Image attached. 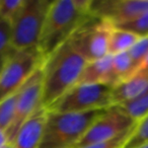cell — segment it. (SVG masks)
<instances>
[{"label":"cell","mask_w":148,"mask_h":148,"mask_svg":"<svg viewBox=\"0 0 148 148\" xmlns=\"http://www.w3.org/2000/svg\"><path fill=\"white\" fill-rule=\"evenodd\" d=\"M89 4L90 0L52 1L38 42V49L44 60L92 16L89 12Z\"/></svg>","instance_id":"obj_1"},{"label":"cell","mask_w":148,"mask_h":148,"mask_svg":"<svg viewBox=\"0 0 148 148\" xmlns=\"http://www.w3.org/2000/svg\"><path fill=\"white\" fill-rule=\"evenodd\" d=\"M86 63L82 56L72 47L69 40L48 56L42 65V107L48 109L76 85Z\"/></svg>","instance_id":"obj_2"},{"label":"cell","mask_w":148,"mask_h":148,"mask_svg":"<svg viewBox=\"0 0 148 148\" xmlns=\"http://www.w3.org/2000/svg\"><path fill=\"white\" fill-rule=\"evenodd\" d=\"M54 113L48 111L39 148H74L93 122L105 112Z\"/></svg>","instance_id":"obj_3"},{"label":"cell","mask_w":148,"mask_h":148,"mask_svg":"<svg viewBox=\"0 0 148 148\" xmlns=\"http://www.w3.org/2000/svg\"><path fill=\"white\" fill-rule=\"evenodd\" d=\"M112 87L106 84H76L52 103L47 111L54 113H85L113 107Z\"/></svg>","instance_id":"obj_4"},{"label":"cell","mask_w":148,"mask_h":148,"mask_svg":"<svg viewBox=\"0 0 148 148\" xmlns=\"http://www.w3.org/2000/svg\"><path fill=\"white\" fill-rule=\"evenodd\" d=\"M43 63L38 47L14 50L0 73V101L18 91Z\"/></svg>","instance_id":"obj_5"},{"label":"cell","mask_w":148,"mask_h":148,"mask_svg":"<svg viewBox=\"0 0 148 148\" xmlns=\"http://www.w3.org/2000/svg\"><path fill=\"white\" fill-rule=\"evenodd\" d=\"M51 2L49 0H25L23 8L10 25V46L13 50L38 47Z\"/></svg>","instance_id":"obj_6"},{"label":"cell","mask_w":148,"mask_h":148,"mask_svg":"<svg viewBox=\"0 0 148 148\" xmlns=\"http://www.w3.org/2000/svg\"><path fill=\"white\" fill-rule=\"evenodd\" d=\"M114 27L105 19L91 16L74 32L69 42L86 62L109 55V42Z\"/></svg>","instance_id":"obj_7"},{"label":"cell","mask_w":148,"mask_h":148,"mask_svg":"<svg viewBox=\"0 0 148 148\" xmlns=\"http://www.w3.org/2000/svg\"><path fill=\"white\" fill-rule=\"evenodd\" d=\"M43 93V70L42 66L27 79L18 92L14 117L5 131L7 142L12 144L16 133L25 120L41 106Z\"/></svg>","instance_id":"obj_8"},{"label":"cell","mask_w":148,"mask_h":148,"mask_svg":"<svg viewBox=\"0 0 148 148\" xmlns=\"http://www.w3.org/2000/svg\"><path fill=\"white\" fill-rule=\"evenodd\" d=\"M137 122L122 112L118 107L106 110L88 128L81 140L74 148L95 144L112 139L135 126Z\"/></svg>","instance_id":"obj_9"},{"label":"cell","mask_w":148,"mask_h":148,"mask_svg":"<svg viewBox=\"0 0 148 148\" xmlns=\"http://www.w3.org/2000/svg\"><path fill=\"white\" fill-rule=\"evenodd\" d=\"M148 11V0H90L89 12L113 25L127 23Z\"/></svg>","instance_id":"obj_10"},{"label":"cell","mask_w":148,"mask_h":148,"mask_svg":"<svg viewBox=\"0 0 148 148\" xmlns=\"http://www.w3.org/2000/svg\"><path fill=\"white\" fill-rule=\"evenodd\" d=\"M48 111L40 106L19 128L12 145L14 148H39L43 137Z\"/></svg>","instance_id":"obj_11"},{"label":"cell","mask_w":148,"mask_h":148,"mask_svg":"<svg viewBox=\"0 0 148 148\" xmlns=\"http://www.w3.org/2000/svg\"><path fill=\"white\" fill-rule=\"evenodd\" d=\"M148 87V71L138 70L129 78L113 87L112 101L113 107L132 101L141 95Z\"/></svg>","instance_id":"obj_12"},{"label":"cell","mask_w":148,"mask_h":148,"mask_svg":"<svg viewBox=\"0 0 148 148\" xmlns=\"http://www.w3.org/2000/svg\"><path fill=\"white\" fill-rule=\"evenodd\" d=\"M112 66V55H107L95 61L87 62L77 84H106Z\"/></svg>","instance_id":"obj_13"},{"label":"cell","mask_w":148,"mask_h":148,"mask_svg":"<svg viewBox=\"0 0 148 148\" xmlns=\"http://www.w3.org/2000/svg\"><path fill=\"white\" fill-rule=\"evenodd\" d=\"M132 75L131 60L128 52L112 56V66L107 85L112 88Z\"/></svg>","instance_id":"obj_14"},{"label":"cell","mask_w":148,"mask_h":148,"mask_svg":"<svg viewBox=\"0 0 148 148\" xmlns=\"http://www.w3.org/2000/svg\"><path fill=\"white\" fill-rule=\"evenodd\" d=\"M139 39L140 37L131 32L114 27L110 37L109 55L114 56L128 52Z\"/></svg>","instance_id":"obj_15"},{"label":"cell","mask_w":148,"mask_h":148,"mask_svg":"<svg viewBox=\"0 0 148 148\" xmlns=\"http://www.w3.org/2000/svg\"><path fill=\"white\" fill-rule=\"evenodd\" d=\"M118 107L122 112L129 116L133 121L138 122L148 115V87L137 97L132 101L122 103Z\"/></svg>","instance_id":"obj_16"},{"label":"cell","mask_w":148,"mask_h":148,"mask_svg":"<svg viewBox=\"0 0 148 148\" xmlns=\"http://www.w3.org/2000/svg\"><path fill=\"white\" fill-rule=\"evenodd\" d=\"M131 60L132 75L139 70L144 60L148 56V36L142 37L133 45V47L128 51Z\"/></svg>","instance_id":"obj_17"},{"label":"cell","mask_w":148,"mask_h":148,"mask_svg":"<svg viewBox=\"0 0 148 148\" xmlns=\"http://www.w3.org/2000/svg\"><path fill=\"white\" fill-rule=\"evenodd\" d=\"M11 27L7 21L0 19V73L8 57L14 50L10 46Z\"/></svg>","instance_id":"obj_18"},{"label":"cell","mask_w":148,"mask_h":148,"mask_svg":"<svg viewBox=\"0 0 148 148\" xmlns=\"http://www.w3.org/2000/svg\"><path fill=\"white\" fill-rule=\"evenodd\" d=\"M18 92L19 90L7 99H3L2 101H0V128L4 131H6L9 128L14 117Z\"/></svg>","instance_id":"obj_19"},{"label":"cell","mask_w":148,"mask_h":148,"mask_svg":"<svg viewBox=\"0 0 148 148\" xmlns=\"http://www.w3.org/2000/svg\"><path fill=\"white\" fill-rule=\"evenodd\" d=\"M113 27L116 29L131 32L140 38L146 37V36H148V11L142 13L141 15L135 17L132 21L113 25Z\"/></svg>","instance_id":"obj_20"},{"label":"cell","mask_w":148,"mask_h":148,"mask_svg":"<svg viewBox=\"0 0 148 148\" xmlns=\"http://www.w3.org/2000/svg\"><path fill=\"white\" fill-rule=\"evenodd\" d=\"M25 4V0H0V19L11 25Z\"/></svg>","instance_id":"obj_21"},{"label":"cell","mask_w":148,"mask_h":148,"mask_svg":"<svg viewBox=\"0 0 148 148\" xmlns=\"http://www.w3.org/2000/svg\"><path fill=\"white\" fill-rule=\"evenodd\" d=\"M148 142V115L137 122L131 138L125 148H139Z\"/></svg>","instance_id":"obj_22"},{"label":"cell","mask_w":148,"mask_h":148,"mask_svg":"<svg viewBox=\"0 0 148 148\" xmlns=\"http://www.w3.org/2000/svg\"><path fill=\"white\" fill-rule=\"evenodd\" d=\"M135 126L126 130L125 132L119 134L118 136L112 138V139L97 142V143L90 144V145H86V146H83V147H78V148H125L126 144L128 143L132 134H133Z\"/></svg>","instance_id":"obj_23"},{"label":"cell","mask_w":148,"mask_h":148,"mask_svg":"<svg viewBox=\"0 0 148 148\" xmlns=\"http://www.w3.org/2000/svg\"><path fill=\"white\" fill-rule=\"evenodd\" d=\"M8 143L7 142V138H6V134H5V131L0 128V148L3 147L4 145Z\"/></svg>","instance_id":"obj_24"},{"label":"cell","mask_w":148,"mask_h":148,"mask_svg":"<svg viewBox=\"0 0 148 148\" xmlns=\"http://www.w3.org/2000/svg\"><path fill=\"white\" fill-rule=\"evenodd\" d=\"M139 70H144V71H148V56L146 57V59L144 60L143 64H142L141 67L139 68Z\"/></svg>","instance_id":"obj_25"},{"label":"cell","mask_w":148,"mask_h":148,"mask_svg":"<svg viewBox=\"0 0 148 148\" xmlns=\"http://www.w3.org/2000/svg\"><path fill=\"white\" fill-rule=\"evenodd\" d=\"M1 148H14V146H13L12 144L7 143L6 145H4V146H3V147H1Z\"/></svg>","instance_id":"obj_26"},{"label":"cell","mask_w":148,"mask_h":148,"mask_svg":"<svg viewBox=\"0 0 148 148\" xmlns=\"http://www.w3.org/2000/svg\"><path fill=\"white\" fill-rule=\"evenodd\" d=\"M139 148H148V142L144 144V145H142L141 147H139Z\"/></svg>","instance_id":"obj_27"}]
</instances>
